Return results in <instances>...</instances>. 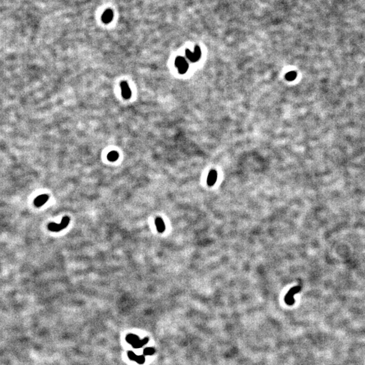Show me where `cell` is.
Returning <instances> with one entry per match:
<instances>
[{"instance_id": "cell-5", "label": "cell", "mask_w": 365, "mask_h": 365, "mask_svg": "<svg viewBox=\"0 0 365 365\" xmlns=\"http://www.w3.org/2000/svg\"><path fill=\"white\" fill-rule=\"evenodd\" d=\"M217 172H216V171L214 170H212V171L209 172L208 176V179H207V183L209 186H212L214 185V183L217 181Z\"/></svg>"}, {"instance_id": "cell-1", "label": "cell", "mask_w": 365, "mask_h": 365, "mask_svg": "<svg viewBox=\"0 0 365 365\" xmlns=\"http://www.w3.org/2000/svg\"><path fill=\"white\" fill-rule=\"evenodd\" d=\"M300 290H301L300 287L297 286V287H294V288H292L288 292V293H287V295L285 297V302L287 304H288V305L292 306L293 304L295 303V300H294V298H293V296L295 295L296 293H298Z\"/></svg>"}, {"instance_id": "cell-9", "label": "cell", "mask_w": 365, "mask_h": 365, "mask_svg": "<svg viewBox=\"0 0 365 365\" xmlns=\"http://www.w3.org/2000/svg\"><path fill=\"white\" fill-rule=\"evenodd\" d=\"M127 341L129 343H131L133 346H134L135 345H136L137 343L140 341V339H139V337H137L135 335H132V334H130L129 335L127 336L126 338Z\"/></svg>"}, {"instance_id": "cell-7", "label": "cell", "mask_w": 365, "mask_h": 365, "mask_svg": "<svg viewBox=\"0 0 365 365\" xmlns=\"http://www.w3.org/2000/svg\"><path fill=\"white\" fill-rule=\"evenodd\" d=\"M102 20L105 23H110L113 19V12L111 10H108L104 13L102 16Z\"/></svg>"}, {"instance_id": "cell-11", "label": "cell", "mask_w": 365, "mask_h": 365, "mask_svg": "<svg viewBox=\"0 0 365 365\" xmlns=\"http://www.w3.org/2000/svg\"><path fill=\"white\" fill-rule=\"evenodd\" d=\"M186 64H187V63L186 62L185 58H183V57H180V56L177 57L175 60V66L178 68H180V67H182L184 65H185Z\"/></svg>"}, {"instance_id": "cell-10", "label": "cell", "mask_w": 365, "mask_h": 365, "mask_svg": "<svg viewBox=\"0 0 365 365\" xmlns=\"http://www.w3.org/2000/svg\"><path fill=\"white\" fill-rule=\"evenodd\" d=\"M48 229L52 231L57 232V231H60V230H62V227L61 225H60V224H56V223H55V222H52V223H49V224Z\"/></svg>"}, {"instance_id": "cell-8", "label": "cell", "mask_w": 365, "mask_h": 365, "mask_svg": "<svg viewBox=\"0 0 365 365\" xmlns=\"http://www.w3.org/2000/svg\"><path fill=\"white\" fill-rule=\"evenodd\" d=\"M155 223H156V228L158 232L160 233H163L164 231L165 230V225H164V222L163 221V220L160 218V217H158L156 218L155 221Z\"/></svg>"}, {"instance_id": "cell-6", "label": "cell", "mask_w": 365, "mask_h": 365, "mask_svg": "<svg viewBox=\"0 0 365 365\" xmlns=\"http://www.w3.org/2000/svg\"><path fill=\"white\" fill-rule=\"evenodd\" d=\"M128 356L131 360L136 361L137 363L139 364H143L145 362V357L143 356H137L135 354L132 352H129L128 353Z\"/></svg>"}, {"instance_id": "cell-4", "label": "cell", "mask_w": 365, "mask_h": 365, "mask_svg": "<svg viewBox=\"0 0 365 365\" xmlns=\"http://www.w3.org/2000/svg\"><path fill=\"white\" fill-rule=\"evenodd\" d=\"M49 196L48 195H41V196H39L38 197H37L36 199L34 200V204L36 205L37 207H41L44 204H45V203L47 202Z\"/></svg>"}, {"instance_id": "cell-15", "label": "cell", "mask_w": 365, "mask_h": 365, "mask_svg": "<svg viewBox=\"0 0 365 365\" xmlns=\"http://www.w3.org/2000/svg\"><path fill=\"white\" fill-rule=\"evenodd\" d=\"M143 353L145 355H152L155 353V349L152 348H147L144 350Z\"/></svg>"}, {"instance_id": "cell-14", "label": "cell", "mask_w": 365, "mask_h": 365, "mask_svg": "<svg viewBox=\"0 0 365 365\" xmlns=\"http://www.w3.org/2000/svg\"><path fill=\"white\" fill-rule=\"evenodd\" d=\"M296 72H290L288 73L285 75V78L288 81H293L296 79Z\"/></svg>"}, {"instance_id": "cell-3", "label": "cell", "mask_w": 365, "mask_h": 365, "mask_svg": "<svg viewBox=\"0 0 365 365\" xmlns=\"http://www.w3.org/2000/svg\"><path fill=\"white\" fill-rule=\"evenodd\" d=\"M120 87H121L122 97L125 99H129L131 96V91L128 83L125 81H122L120 83Z\"/></svg>"}, {"instance_id": "cell-12", "label": "cell", "mask_w": 365, "mask_h": 365, "mask_svg": "<svg viewBox=\"0 0 365 365\" xmlns=\"http://www.w3.org/2000/svg\"><path fill=\"white\" fill-rule=\"evenodd\" d=\"M118 156H119V155L118 154V152H116L115 151H112L111 152H110V153L108 154V160H110V161L114 162L118 158Z\"/></svg>"}, {"instance_id": "cell-2", "label": "cell", "mask_w": 365, "mask_h": 365, "mask_svg": "<svg viewBox=\"0 0 365 365\" xmlns=\"http://www.w3.org/2000/svg\"><path fill=\"white\" fill-rule=\"evenodd\" d=\"M200 55H201V51H200V48L198 47V46H196V47L195 48V52L193 53L191 52L190 50H189V49H187L186 50L187 57L189 60H191V62L197 61V60L200 59Z\"/></svg>"}, {"instance_id": "cell-13", "label": "cell", "mask_w": 365, "mask_h": 365, "mask_svg": "<svg viewBox=\"0 0 365 365\" xmlns=\"http://www.w3.org/2000/svg\"><path fill=\"white\" fill-rule=\"evenodd\" d=\"M69 222H70V218H69V217H64L62 218L61 222H60V225H61V226H62V229H65L66 227V226L68 225Z\"/></svg>"}]
</instances>
